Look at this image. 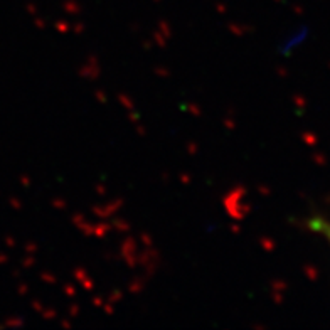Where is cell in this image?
<instances>
[{
    "instance_id": "6da1fadb",
    "label": "cell",
    "mask_w": 330,
    "mask_h": 330,
    "mask_svg": "<svg viewBox=\"0 0 330 330\" xmlns=\"http://www.w3.org/2000/svg\"><path fill=\"white\" fill-rule=\"evenodd\" d=\"M312 226L315 227L324 238H327V241L330 243V222L322 221V219H315V221H312Z\"/></svg>"
}]
</instances>
